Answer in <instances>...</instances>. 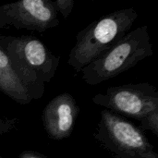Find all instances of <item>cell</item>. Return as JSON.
<instances>
[{"instance_id": "cell-11", "label": "cell", "mask_w": 158, "mask_h": 158, "mask_svg": "<svg viewBox=\"0 0 158 158\" xmlns=\"http://www.w3.org/2000/svg\"><path fill=\"white\" fill-rule=\"evenodd\" d=\"M19 123L18 118H6L0 114V137L10 132L17 127Z\"/></svg>"}, {"instance_id": "cell-3", "label": "cell", "mask_w": 158, "mask_h": 158, "mask_svg": "<svg viewBox=\"0 0 158 158\" xmlns=\"http://www.w3.org/2000/svg\"><path fill=\"white\" fill-rule=\"evenodd\" d=\"M153 44L147 26L130 31L95 60L81 69L88 85H97L132 69L153 55Z\"/></svg>"}, {"instance_id": "cell-4", "label": "cell", "mask_w": 158, "mask_h": 158, "mask_svg": "<svg viewBox=\"0 0 158 158\" xmlns=\"http://www.w3.org/2000/svg\"><path fill=\"white\" fill-rule=\"evenodd\" d=\"M94 138L116 158H158L143 131L127 118L104 109Z\"/></svg>"}, {"instance_id": "cell-13", "label": "cell", "mask_w": 158, "mask_h": 158, "mask_svg": "<svg viewBox=\"0 0 158 158\" xmlns=\"http://www.w3.org/2000/svg\"><path fill=\"white\" fill-rule=\"evenodd\" d=\"M0 158H3V157H2V156H0Z\"/></svg>"}, {"instance_id": "cell-10", "label": "cell", "mask_w": 158, "mask_h": 158, "mask_svg": "<svg viewBox=\"0 0 158 158\" xmlns=\"http://www.w3.org/2000/svg\"><path fill=\"white\" fill-rule=\"evenodd\" d=\"M52 3L57 14L60 13L64 19H67L70 15L75 4L74 0H52Z\"/></svg>"}, {"instance_id": "cell-12", "label": "cell", "mask_w": 158, "mask_h": 158, "mask_svg": "<svg viewBox=\"0 0 158 158\" xmlns=\"http://www.w3.org/2000/svg\"><path fill=\"white\" fill-rule=\"evenodd\" d=\"M18 158H48L43 154H40L36 151H31V150H27L21 152Z\"/></svg>"}, {"instance_id": "cell-5", "label": "cell", "mask_w": 158, "mask_h": 158, "mask_svg": "<svg viewBox=\"0 0 158 158\" xmlns=\"http://www.w3.org/2000/svg\"><path fill=\"white\" fill-rule=\"evenodd\" d=\"M92 101L118 115L136 120L158 110L157 89L149 82L130 83L110 87L106 94H97Z\"/></svg>"}, {"instance_id": "cell-8", "label": "cell", "mask_w": 158, "mask_h": 158, "mask_svg": "<svg viewBox=\"0 0 158 158\" xmlns=\"http://www.w3.org/2000/svg\"><path fill=\"white\" fill-rule=\"evenodd\" d=\"M0 92L19 105H29L32 100L15 73L10 60L0 46Z\"/></svg>"}, {"instance_id": "cell-9", "label": "cell", "mask_w": 158, "mask_h": 158, "mask_svg": "<svg viewBox=\"0 0 158 158\" xmlns=\"http://www.w3.org/2000/svg\"><path fill=\"white\" fill-rule=\"evenodd\" d=\"M142 131H150L158 136V110L153 111L139 120Z\"/></svg>"}, {"instance_id": "cell-7", "label": "cell", "mask_w": 158, "mask_h": 158, "mask_svg": "<svg viewBox=\"0 0 158 158\" xmlns=\"http://www.w3.org/2000/svg\"><path fill=\"white\" fill-rule=\"evenodd\" d=\"M80 106L75 98L63 93L54 97L44 108L42 121L46 134L55 141L69 138L75 127Z\"/></svg>"}, {"instance_id": "cell-1", "label": "cell", "mask_w": 158, "mask_h": 158, "mask_svg": "<svg viewBox=\"0 0 158 158\" xmlns=\"http://www.w3.org/2000/svg\"><path fill=\"white\" fill-rule=\"evenodd\" d=\"M0 46L31 100L41 99L45 84L56 76L60 56L31 35L0 36Z\"/></svg>"}, {"instance_id": "cell-6", "label": "cell", "mask_w": 158, "mask_h": 158, "mask_svg": "<svg viewBox=\"0 0 158 158\" xmlns=\"http://www.w3.org/2000/svg\"><path fill=\"white\" fill-rule=\"evenodd\" d=\"M58 24L52 0H22L0 6V30L12 27L44 32Z\"/></svg>"}, {"instance_id": "cell-2", "label": "cell", "mask_w": 158, "mask_h": 158, "mask_svg": "<svg viewBox=\"0 0 158 158\" xmlns=\"http://www.w3.org/2000/svg\"><path fill=\"white\" fill-rule=\"evenodd\" d=\"M137 18L138 13L134 8H123L90 23L81 30L76 36V43L68 59L75 73H80L83 68L122 39Z\"/></svg>"}]
</instances>
